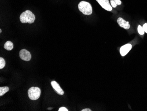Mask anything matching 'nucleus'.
Masks as SVG:
<instances>
[{
  "instance_id": "11",
  "label": "nucleus",
  "mask_w": 147,
  "mask_h": 111,
  "mask_svg": "<svg viewBox=\"0 0 147 111\" xmlns=\"http://www.w3.org/2000/svg\"><path fill=\"white\" fill-rule=\"evenodd\" d=\"M9 90V88L8 87H1L0 88V96L4 95L5 93L8 92Z\"/></svg>"
},
{
  "instance_id": "4",
  "label": "nucleus",
  "mask_w": 147,
  "mask_h": 111,
  "mask_svg": "<svg viewBox=\"0 0 147 111\" xmlns=\"http://www.w3.org/2000/svg\"><path fill=\"white\" fill-rule=\"evenodd\" d=\"M20 58L25 61H30L31 59V55L30 52L26 49H22L20 52Z\"/></svg>"
},
{
  "instance_id": "8",
  "label": "nucleus",
  "mask_w": 147,
  "mask_h": 111,
  "mask_svg": "<svg viewBox=\"0 0 147 111\" xmlns=\"http://www.w3.org/2000/svg\"><path fill=\"white\" fill-rule=\"evenodd\" d=\"M117 23L119 25L125 29H128L130 28V26L128 21H125L123 18L119 17L117 20Z\"/></svg>"
},
{
  "instance_id": "7",
  "label": "nucleus",
  "mask_w": 147,
  "mask_h": 111,
  "mask_svg": "<svg viewBox=\"0 0 147 111\" xmlns=\"http://www.w3.org/2000/svg\"><path fill=\"white\" fill-rule=\"evenodd\" d=\"M51 84L53 88L54 89L58 94L60 95H63L64 94V91L57 82L56 81H52L51 82Z\"/></svg>"
},
{
  "instance_id": "10",
  "label": "nucleus",
  "mask_w": 147,
  "mask_h": 111,
  "mask_svg": "<svg viewBox=\"0 0 147 111\" xmlns=\"http://www.w3.org/2000/svg\"><path fill=\"white\" fill-rule=\"evenodd\" d=\"M111 5L113 8H115L117 5H120L122 4L120 0H111Z\"/></svg>"
},
{
  "instance_id": "16",
  "label": "nucleus",
  "mask_w": 147,
  "mask_h": 111,
  "mask_svg": "<svg viewBox=\"0 0 147 111\" xmlns=\"http://www.w3.org/2000/svg\"><path fill=\"white\" fill-rule=\"evenodd\" d=\"M82 111H91L92 110H91L90 108H85V109H82V110H81Z\"/></svg>"
},
{
  "instance_id": "3",
  "label": "nucleus",
  "mask_w": 147,
  "mask_h": 111,
  "mask_svg": "<svg viewBox=\"0 0 147 111\" xmlns=\"http://www.w3.org/2000/svg\"><path fill=\"white\" fill-rule=\"evenodd\" d=\"M41 91L38 87H32L28 91V95L30 99L33 101L38 100L41 95Z\"/></svg>"
},
{
  "instance_id": "14",
  "label": "nucleus",
  "mask_w": 147,
  "mask_h": 111,
  "mask_svg": "<svg viewBox=\"0 0 147 111\" xmlns=\"http://www.w3.org/2000/svg\"><path fill=\"white\" fill-rule=\"evenodd\" d=\"M59 111H68V109L64 107H61V108H59L58 110Z\"/></svg>"
},
{
  "instance_id": "18",
  "label": "nucleus",
  "mask_w": 147,
  "mask_h": 111,
  "mask_svg": "<svg viewBox=\"0 0 147 111\" xmlns=\"http://www.w3.org/2000/svg\"><path fill=\"white\" fill-rule=\"evenodd\" d=\"M1 32H2V30H1V29H0V33H1Z\"/></svg>"
},
{
  "instance_id": "6",
  "label": "nucleus",
  "mask_w": 147,
  "mask_h": 111,
  "mask_svg": "<svg viewBox=\"0 0 147 111\" xmlns=\"http://www.w3.org/2000/svg\"><path fill=\"white\" fill-rule=\"evenodd\" d=\"M132 45L130 44H128L125 45L123 46L120 49V54L121 56L124 57L128 53L131 49H132Z\"/></svg>"
},
{
  "instance_id": "13",
  "label": "nucleus",
  "mask_w": 147,
  "mask_h": 111,
  "mask_svg": "<svg viewBox=\"0 0 147 111\" xmlns=\"http://www.w3.org/2000/svg\"><path fill=\"white\" fill-rule=\"evenodd\" d=\"M138 31L139 33L141 35H143L145 33V31H144L143 28L141 25H139L138 26Z\"/></svg>"
},
{
  "instance_id": "5",
  "label": "nucleus",
  "mask_w": 147,
  "mask_h": 111,
  "mask_svg": "<svg viewBox=\"0 0 147 111\" xmlns=\"http://www.w3.org/2000/svg\"><path fill=\"white\" fill-rule=\"evenodd\" d=\"M101 7L106 10L111 11L112 10V6L110 4L109 0H96Z\"/></svg>"
},
{
  "instance_id": "1",
  "label": "nucleus",
  "mask_w": 147,
  "mask_h": 111,
  "mask_svg": "<svg viewBox=\"0 0 147 111\" xmlns=\"http://www.w3.org/2000/svg\"><path fill=\"white\" fill-rule=\"evenodd\" d=\"M35 20V16L30 10H26L20 15V20L22 23L32 24Z\"/></svg>"
},
{
  "instance_id": "15",
  "label": "nucleus",
  "mask_w": 147,
  "mask_h": 111,
  "mask_svg": "<svg viewBox=\"0 0 147 111\" xmlns=\"http://www.w3.org/2000/svg\"><path fill=\"white\" fill-rule=\"evenodd\" d=\"M143 28L145 32H146V33H147V23H145V24L143 25Z\"/></svg>"
},
{
  "instance_id": "9",
  "label": "nucleus",
  "mask_w": 147,
  "mask_h": 111,
  "mask_svg": "<svg viewBox=\"0 0 147 111\" xmlns=\"http://www.w3.org/2000/svg\"><path fill=\"white\" fill-rule=\"evenodd\" d=\"M14 45L11 41H7L4 45V48L6 50H11L13 48Z\"/></svg>"
},
{
  "instance_id": "12",
  "label": "nucleus",
  "mask_w": 147,
  "mask_h": 111,
  "mask_svg": "<svg viewBox=\"0 0 147 111\" xmlns=\"http://www.w3.org/2000/svg\"><path fill=\"white\" fill-rule=\"evenodd\" d=\"M5 61L3 58H0V69H2L5 66Z\"/></svg>"
},
{
  "instance_id": "17",
  "label": "nucleus",
  "mask_w": 147,
  "mask_h": 111,
  "mask_svg": "<svg viewBox=\"0 0 147 111\" xmlns=\"http://www.w3.org/2000/svg\"><path fill=\"white\" fill-rule=\"evenodd\" d=\"M52 109H53V108L52 107H49L47 108L48 110H52Z\"/></svg>"
},
{
  "instance_id": "2",
  "label": "nucleus",
  "mask_w": 147,
  "mask_h": 111,
  "mask_svg": "<svg viewBox=\"0 0 147 111\" xmlns=\"http://www.w3.org/2000/svg\"><path fill=\"white\" fill-rule=\"evenodd\" d=\"M78 9L81 12L86 15H90L92 12V7L88 2L82 1L78 5Z\"/></svg>"
}]
</instances>
